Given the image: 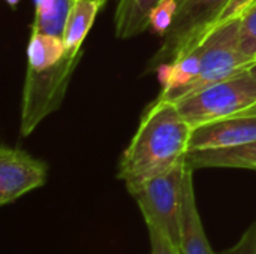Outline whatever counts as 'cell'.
Returning <instances> with one entry per match:
<instances>
[{
  "instance_id": "6da1fadb",
  "label": "cell",
  "mask_w": 256,
  "mask_h": 254,
  "mask_svg": "<svg viewBox=\"0 0 256 254\" xmlns=\"http://www.w3.org/2000/svg\"><path fill=\"white\" fill-rule=\"evenodd\" d=\"M194 127L171 100L156 99L124 150L117 177L129 193L186 162Z\"/></svg>"
},
{
  "instance_id": "7a4b0ae2",
  "label": "cell",
  "mask_w": 256,
  "mask_h": 254,
  "mask_svg": "<svg viewBox=\"0 0 256 254\" xmlns=\"http://www.w3.org/2000/svg\"><path fill=\"white\" fill-rule=\"evenodd\" d=\"M255 58L248 57L240 48V18L225 22L213 28L202 42L201 69L198 76L183 88L171 93L164 100L178 102L180 99L194 94L208 85L232 78L249 70Z\"/></svg>"
},
{
  "instance_id": "3957f363",
  "label": "cell",
  "mask_w": 256,
  "mask_h": 254,
  "mask_svg": "<svg viewBox=\"0 0 256 254\" xmlns=\"http://www.w3.org/2000/svg\"><path fill=\"white\" fill-rule=\"evenodd\" d=\"M228 3L230 0H180L174 22L162 36V43L150 58L146 73L156 72L202 43Z\"/></svg>"
},
{
  "instance_id": "277c9868",
  "label": "cell",
  "mask_w": 256,
  "mask_h": 254,
  "mask_svg": "<svg viewBox=\"0 0 256 254\" xmlns=\"http://www.w3.org/2000/svg\"><path fill=\"white\" fill-rule=\"evenodd\" d=\"M176 105L194 129L242 114L256 106V78L249 70L242 72L189 94Z\"/></svg>"
},
{
  "instance_id": "5b68a950",
  "label": "cell",
  "mask_w": 256,
  "mask_h": 254,
  "mask_svg": "<svg viewBox=\"0 0 256 254\" xmlns=\"http://www.w3.org/2000/svg\"><path fill=\"white\" fill-rule=\"evenodd\" d=\"M82 54V49L76 52L66 49L64 57L56 66L42 72L27 70L21 103V136H28L45 117L62 105Z\"/></svg>"
},
{
  "instance_id": "8992f818",
  "label": "cell",
  "mask_w": 256,
  "mask_h": 254,
  "mask_svg": "<svg viewBox=\"0 0 256 254\" xmlns=\"http://www.w3.org/2000/svg\"><path fill=\"white\" fill-rule=\"evenodd\" d=\"M186 169L188 165L184 162L130 193L141 210L146 225L159 229L177 249H180Z\"/></svg>"
},
{
  "instance_id": "52a82bcc",
  "label": "cell",
  "mask_w": 256,
  "mask_h": 254,
  "mask_svg": "<svg viewBox=\"0 0 256 254\" xmlns=\"http://www.w3.org/2000/svg\"><path fill=\"white\" fill-rule=\"evenodd\" d=\"M48 166L21 148H0V204L15 202L26 193L45 184Z\"/></svg>"
},
{
  "instance_id": "ba28073f",
  "label": "cell",
  "mask_w": 256,
  "mask_h": 254,
  "mask_svg": "<svg viewBox=\"0 0 256 254\" xmlns=\"http://www.w3.org/2000/svg\"><path fill=\"white\" fill-rule=\"evenodd\" d=\"M252 141H256V106L242 114L195 127L189 151L226 148Z\"/></svg>"
},
{
  "instance_id": "9c48e42d",
  "label": "cell",
  "mask_w": 256,
  "mask_h": 254,
  "mask_svg": "<svg viewBox=\"0 0 256 254\" xmlns=\"http://www.w3.org/2000/svg\"><path fill=\"white\" fill-rule=\"evenodd\" d=\"M180 254H216L213 252L195 201L194 190V169L188 166L183 189L182 208V232H180Z\"/></svg>"
},
{
  "instance_id": "30bf717a",
  "label": "cell",
  "mask_w": 256,
  "mask_h": 254,
  "mask_svg": "<svg viewBox=\"0 0 256 254\" xmlns=\"http://www.w3.org/2000/svg\"><path fill=\"white\" fill-rule=\"evenodd\" d=\"M189 168H236V169H255L256 171V141L210 150H194L186 156Z\"/></svg>"
},
{
  "instance_id": "8fae6325",
  "label": "cell",
  "mask_w": 256,
  "mask_h": 254,
  "mask_svg": "<svg viewBox=\"0 0 256 254\" xmlns=\"http://www.w3.org/2000/svg\"><path fill=\"white\" fill-rule=\"evenodd\" d=\"M201 55H202V43L177 58L170 64L160 66L156 73L160 81L162 90L159 97H166L178 88L190 84L200 73L201 69Z\"/></svg>"
},
{
  "instance_id": "7c38bea8",
  "label": "cell",
  "mask_w": 256,
  "mask_h": 254,
  "mask_svg": "<svg viewBox=\"0 0 256 254\" xmlns=\"http://www.w3.org/2000/svg\"><path fill=\"white\" fill-rule=\"evenodd\" d=\"M162 0H120L116 9L114 25L118 39L141 34L150 27V13Z\"/></svg>"
},
{
  "instance_id": "4fadbf2b",
  "label": "cell",
  "mask_w": 256,
  "mask_h": 254,
  "mask_svg": "<svg viewBox=\"0 0 256 254\" xmlns=\"http://www.w3.org/2000/svg\"><path fill=\"white\" fill-rule=\"evenodd\" d=\"M66 54L64 39L32 31L27 45V70L42 72L56 66Z\"/></svg>"
},
{
  "instance_id": "5bb4252c",
  "label": "cell",
  "mask_w": 256,
  "mask_h": 254,
  "mask_svg": "<svg viewBox=\"0 0 256 254\" xmlns=\"http://www.w3.org/2000/svg\"><path fill=\"white\" fill-rule=\"evenodd\" d=\"M102 6L104 4L96 0H75L74 7L68 16L63 34L68 51L76 52L82 49V42L88 34L94 18Z\"/></svg>"
},
{
  "instance_id": "9a60e30c",
  "label": "cell",
  "mask_w": 256,
  "mask_h": 254,
  "mask_svg": "<svg viewBox=\"0 0 256 254\" xmlns=\"http://www.w3.org/2000/svg\"><path fill=\"white\" fill-rule=\"evenodd\" d=\"M75 0H34V21L32 31L63 37L68 16Z\"/></svg>"
},
{
  "instance_id": "2e32d148",
  "label": "cell",
  "mask_w": 256,
  "mask_h": 254,
  "mask_svg": "<svg viewBox=\"0 0 256 254\" xmlns=\"http://www.w3.org/2000/svg\"><path fill=\"white\" fill-rule=\"evenodd\" d=\"M178 9V0H162L150 13V28L164 36L174 22Z\"/></svg>"
},
{
  "instance_id": "e0dca14e",
  "label": "cell",
  "mask_w": 256,
  "mask_h": 254,
  "mask_svg": "<svg viewBox=\"0 0 256 254\" xmlns=\"http://www.w3.org/2000/svg\"><path fill=\"white\" fill-rule=\"evenodd\" d=\"M240 48L256 60V6L240 18Z\"/></svg>"
},
{
  "instance_id": "ac0fdd59",
  "label": "cell",
  "mask_w": 256,
  "mask_h": 254,
  "mask_svg": "<svg viewBox=\"0 0 256 254\" xmlns=\"http://www.w3.org/2000/svg\"><path fill=\"white\" fill-rule=\"evenodd\" d=\"M256 0H230V3L226 4V7L224 9V12L220 13L218 22L214 27L218 25H222L225 22H230L232 19H238L242 18L254 4H255ZM213 31V30H212Z\"/></svg>"
},
{
  "instance_id": "d6986e66",
  "label": "cell",
  "mask_w": 256,
  "mask_h": 254,
  "mask_svg": "<svg viewBox=\"0 0 256 254\" xmlns=\"http://www.w3.org/2000/svg\"><path fill=\"white\" fill-rule=\"evenodd\" d=\"M150 244H152V254H180L178 249L154 226H148Z\"/></svg>"
},
{
  "instance_id": "ffe728a7",
  "label": "cell",
  "mask_w": 256,
  "mask_h": 254,
  "mask_svg": "<svg viewBox=\"0 0 256 254\" xmlns=\"http://www.w3.org/2000/svg\"><path fill=\"white\" fill-rule=\"evenodd\" d=\"M220 254H256V222L243 234L242 240Z\"/></svg>"
},
{
  "instance_id": "44dd1931",
  "label": "cell",
  "mask_w": 256,
  "mask_h": 254,
  "mask_svg": "<svg viewBox=\"0 0 256 254\" xmlns=\"http://www.w3.org/2000/svg\"><path fill=\"white\" fill-rule=\"evenodd\" d=\"M249 72H250V73H252V75H254V76L256 78V60L254 61V64H252V66L249 67Z\"/></svg>"
},
{
  "instance_id": "7402d4cb",
  "label": "cell",
  "mask_w": 256,
  "mask_h": 254,
  "mask_svg": "<svg viewBox=\"0 0 256 254\" xmlns=\"http://www.w3.org/2000/svg\"><path fill=\"white\" fill-rule=\"evenodd\" d=\"M6 1L9 3V6H12V7H15V6L18 4V1H20V0H6Z\"/></svg>"
},
{
  "instance_id": "603a6c76",
  "label": "cell",
  "mask_w": 256,
  "mask_h": 254,
  "mask_svg": "<svg viewBox=\"0 0 256 254\" xmlns=\"http://www.w3.org/2000/svg\"><path fill=\"white\" fill-rule=\"evenodd\" d=\"M96 1H99L100 4H105V1H106V0H96Z\"/></svg>"
},
{
  "instance_id": "cb8c5ba5",
  "label": "cell",
  "mask_w": 256,
  "mask_h": 254,
  "mask_svg": "<svg viewBox=\"0 0 256 254\" xmlns=\"http://www.w3.org/2000/svg\"><path fill=\"white\" fill-rule=\"evenodd\" d=\"M255 6H256V1H255V4H254V6H252V7H255ZM252 7H250V9H252Z\"/></svg>"
},
{
  "instance_id": "d4e9b609",
  "label": "cell",
  "mask_w": 256,
  "mask_h": 254,
  "mask_svg": "<svg viewBox=\"0 0 256 254\" xmlns=\"http://www.w3.org/2000/svg\"><path fill=\"white\" fill-rule=\"evenodd\" d=\"M178 1H180V0H178Z\"/></svg>"
}]
</instances>
